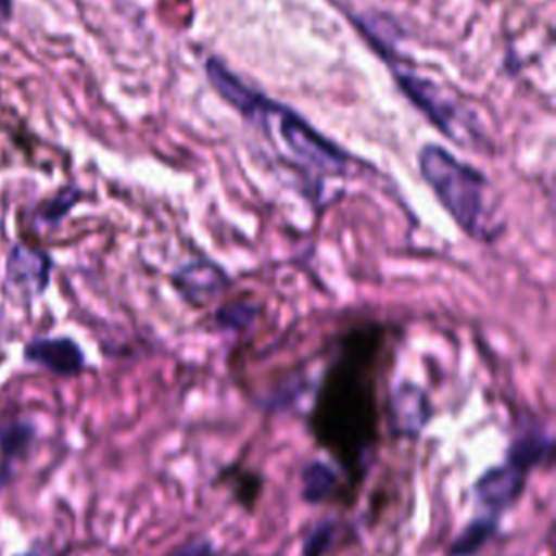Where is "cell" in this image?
I'll return each mask as SVG.
<instances>
[{"instance_id": "cell-10", "label": "cell", "mask_w": 556, "mask_h": 556, "mask_svg": "<svg viewBox=\"0 0 556 556\" xmlns=\"http://www.w3.org/2000/svg\"><path fill=\"white\" fill-rule=\"evenodd\" d=\"M500 532V517L489 513L473 515L450 541L447 556H476L480 554Z\"/></svg>"}, {"instance_id": "cell-7", "label": "cell", "mask_w": 556, "mask_h": 556, "mask_svg": "<svg viewBox=\"0 0 556 556\" xmlns=\"http://www.w3.org/2000/svg\"><path fill=\"white\" fill-rule=\"evenodd\" d=\"M24 361L56 376H78L87 367L83 348L65 334L30 339L24 345Z\"/></svg>"}, {"instance_id": "cell-8", "label": "cell", "mask_w": 556, "mask_h": 556, "mask_svg": "<svg viewBox=\"0 0 556 556\" xmlns=\"http://www.w3.org/2000/svg\"><path fill=\"white\" fill-rule=\"evenodd\" d=\"M552 454H554V437L541 421L532 419L517 426L515 434L508 441L504 458L519 465L528 473H532L541 465H549Z\"/></svg>"}, {"instance_id": "cell-13", "label": "cell", "mask_w": 556, "mask_h": 556, "mask_svg": "<svg viewBox=\"0 0 556 556\" xmlns=\"http://www.w3.org/2000/svg\"><path fill=\"white\" fill-rule=\"evenodd\" d=\"M337 534V521L324 517L315 521L302 539V556H326Z\"/></svg>"}, {"instance_id": "cell-11", "label": "cell", "mask_w": 556, "mask_h": 556, "mask_svg": "<svg viewBox=\"0 0 556 556\" xmlns=\"http://www.w3.org/2000/svg\"><path fill=\"white\" fill-rule=\"evenodd\" d=\"M339 486L337 469L321 458H313L302 467L300 473V500L304 504L317 506L330 500L334 489Z\"/></svg>"}, {"instance_id": "cell-12", "label": "cell", "mask_w": 556, "mask_h": 556, "mask_svg": "<svg viewBox=\"0 0 556 556\" xmlns=\"http://www.w3.org/2000/svg\"><path fill=\"white\" fill-rule=\"evenodd\" d=\"M261 315V304L252 302V300H232V302H224L213 319L217 324V328L226 330V332H243L248 328H252L256 324Z\"/></svg>"}, {"instance_id": "cell-15", "label": "cell", "mask_w": 556, "mask_h": 556, "mask_svg": "<svg viewBox=\"0 0 556 556\" xmlns=\"http://www.w3.org/2000/svg\"><path fill=\"white\" fill-rule=\"evenodd\" d=\"M11 15V0H0V24Z\"/></svg>"}, {"instance_id": "cell-6", "label": "cell", "mask_w": 556, "mask_h": 556, "mask_svg": "<svg viewBox=\"0 0 556 556\" xmlns=\"http://www.w3.org/2000/svg\"><path fill=\"white\" fill-rule=\"evenodd\" d=\"M230 285L232 278L228 271L211 258L189 261L172 274L174 291L191 306H206L213 298L230 289Z\"/></svg>"}, {"instance_id": "cell-2", "label": "cell", "mask_w": 556, "mask_h": 556, "mask_svg": "<svg viewBox=\"0 0 556 556\" xmlns=\"http://www.w3.org/2000/svg\"><path fill=\"white\" fill-rule=\"evenodd\" d=\"M267 119H274L282 143L300 161L328 172H343L348 167L350 159L345 152H341L334 143L326 141V137L313 130L300 115L265 98L254 122H267Z\"/></svg>"}, {"instance_id": "cell-4", "label": "cell", "mask_w": 556, "mask_h": 556, "mask_svg": "<svg viewBox=\"0 0 556 556\" xmlns=\"http://www.w3.org/2000/svg\"><path fill=\"white\" fill-rule=\"evenodd\" d=\"M52 276V258L33 245L13 243L7 254L4 265V282L7 289L24 300L30 302L46 293Z\"/></svg>"}, {"instance_id": "cell-3", "label": "cell", "mask_w": 556, "mask_h": 556, "mask_svg": "<svg viewBox=\"0 0 556 556\" xmlns=\"http://www.w3.org/2000/svg\"><path fill=\"white\" fill-rule=\"evenodd\" d=\"M528 476L530 473L526 469L506 458L500 465L486 467L471 484L478 513L502 517L521 500L528 484Z\"/></svg>"}, {"instance_id": "cell-9", "label": "cell", "mask_w": 556, "mask_h": 556, "mask_svg": "<svg viewBox=\"0 0 556 556\" xmlns=\"http://www.w3.org/2000/svg\"><path fill=\"white\" fill-rule=\"evenodd\" d=\"M206 76L213 83L215 91L230 102L232 109H237L243 117L254 119V113H258L265 96L252 91L248 85H243L224 63H219L217 59H208L206 61Z\"/></svg>"}, {"instance_id": "cell-5", "label": "cell", "mask_w": 556, "mask_h": 556, "mask_svg": "<svg viewBox=\"0 0 556 556\" xmlns=\"http://www.w3.org/2000/svg\"><path fill=\"white\" fill-rule=\"evenodd\" d=\"M389 430L400 439H417L434 417V408L424 387L413 380H400L389 393Z\"/></svg>"}, {"instance_id": "cell-14", "label": "cell", "mask_w": 556, "mask_h": 556, "mask_svg": "<svg viewBox=\"0 0 556 556\" xmlns=\"http://www.w3.org/2000/svg\"><path fill=\"white\" fill-rule=\"evenodd\" d=\"M165 556H217V549L213 545L211 539L206 536H195L185 541L182 545L174 547L172 552H167Z\"/></svg>"}, {"instance_id": "cell-1", "label": "cell", "mask_w": 556, "mask_h": 556, "mask_svg": "<svg viewBox=\"0 0 556 556\" xmlns=\"http://www.w3.org/2000/svg\"><path fill=\"white\" fill-rule=\"evenodd\" d=\"M419 172L434 191L452 222L471 239L491 241L497 228L486 213V178L471 165L458 161L441 146H426L419 152Z\"/></svg>"}]
</instances>
